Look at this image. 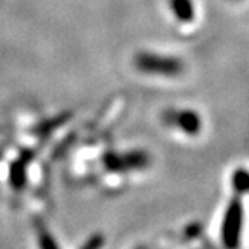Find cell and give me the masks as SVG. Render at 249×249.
<instances>
[{
	"label": "cell",
	"mask_w": 249,
	"mask_h": 249,
	"mask_svg": "<svg viewBox=\"0 0 249 249\" xmlns=\"http://www.w3.org/2000/svg\"><path fill=\"white\" fill-rule=\"evenodd\" d=\"M243 204L239 197L227 206L221 225V240L227 249H239L243 231Z\"/></svg>",
	"instance_id": "6da1fadb"
},
{
	"label": "cell",
	"mask_w": 249,
	"mask_h": 249,
	"mask_svg": "<svg viewBox=\"0 0 249 249\" xmlns=\"http://www.w3.org/2000/svg\"><path fill=\"white\" fill-rule=\"evenodd\" d=\"M137 66L147 74L174 77L183 71V63L170 56H156L155 53H144L143 56L137 57Z\"/></svg>",
	"instance_id": "7a4b0ae2"
},
{
	"label": "cell",
	"mask_w": 249,
	"mask_h": 249,
	"mask_svg": "<svg viewBox=\"0 0 249 249\" xmlns=\"http://www.w3.org/2000/svg\"><path fill=\"white\" fill-rule=\"evenodd\" d=\"M165 122L191 137L200 134L203 129V119L200 113L191 108L170 110L165 113Z\"/></svg>",
	"instance_id": "3957f363"
},
{
	"label": "cell",
	"mask_w": 249,
	"mask_h": 249,
	"mask_svg": "<svg viewBox=\"0 0 249 249\" xmlns=\"http://www.w3.org/2000/svg\"><path fill=\"white\" fill-rule=\"evenodd\" d=\"M173 15L180 23H192L195 20L194 0H168Z\"/></svg>",
	"instance_id": "277c9868"
},
{
	"label": "cell",
	"mask_w": 249,
	"mask_h": 249,
	"mask_svg": "<svg viewBox=\"0 0 249 249\" xmlns=\"http://www.w3.org/2000/svg\"><path fill=\"white\" fill-rule=\"evenodd\" d=\"M233 188L237 194L249 192V173L246 170H237L233 173Z\"/></svg>",
	"instance_id": "5b68a950"
},
{
	"label": "cell",
	"mask_w": 249,
	"mask_h": 249,
	"mask_svg": "<svg viewBox=\"0 0 249 249\" xmlns=\"http://www.w3.org/2000/svg\"><path fill=\"white\" fill-rule=\"evenodd\" d=\"M39 246L41 249H59L56 240L53 239L47 231H41L39 233Z\"/></svg>",
	"instance_id": "8992f818"
},
{
	"label": "cell",
	"mask_w": 249,
	"mask_h": 249,
	"mask_svg": "<svg viewBox=\"0 0 249 249\" xmlns=\"http://www.w3.org/2000/svg\"><path fill=\"white\" fill-rule=\"evenodd\" d=\"M104 236H101V234H95V236H92L90 239H89L83 246H81V249H101L102 248V245H104Z\"/></svg>",
	"instance_id": "52a82bcc"
}]
</instances>
